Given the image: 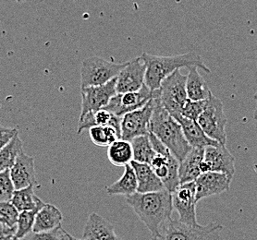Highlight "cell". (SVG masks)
<instances>
[{
    "label": "cell",
    "instance_id": "1",
    "mask_svg": "<svg viewBox=\"0 0 257 240\" xmlns=\"http://www.w3.org/2000/svg\"><path fill=\"white\" fill-rule=\"evenodd\" d=\"M126 201L153 236L160 237L165 226L172 219V193L167 189L150 193L136 192L126 197Z\"/></svg>",
    "mask_w": 257,
    "mask_h": 240
},
{
    "label": "cell",
    "instance_id": "2",
    "mask_svg": "<svg viewBox=\"0 0 257 240\" xmlns=\"http://www.w3.org/2000/svg\"><path fill=\"white\" fill-rule=\"evenodd\" d=\"M153 109L150 132L167 147L181 163L193 149L188 143L181 125L162 106L158 97V91H153Z\"/></svg>",
    "mask_w": 257,
    "mask_h": 240
},
{
    "label": "cell",
    "instance_id": "3",
    "mask_svg": "<svg viewBox=\"0 0 257 240\" xmlns=\"http://www.w3.org/2000/svg\"><path fill=\"white\" fill-rule=\"evenodd\" d=\"M142 58L146 65L145 84L151 91H156L160 87L161 82L174 71L181 68L196 67L202 69L206 73H210V69L204 63L202 58L195 53H185L170 57L154 56L144 53Z\"/></svg>",
    "mask_w": 257,
    "mask_h": 240
},
{
    "label": "cell",
    "instance_id": "4",
    "mask_svg": "<svg viewBox=\"0 0 257 240\" xmlns=\"http://www.w3.org/2000/svg\"><path fill=\"white\" fill-rule=\"evenodd\" d=\"M126 63H115L99 57L84 59L81 69V89L104 85L116 79Z\"/></svg>",
    "mask_w": 257,
    "mask_h": 240
},
{
    "label": "cell",
    "instance_id": "5",
    "mask_svg": "<svg viewBox=\"0 0 257 240\" xmlns=\"http://www.w3.org/2000/svg\"><path fill=\"white\" fill-rule=\"evenodd\" d=\"M180 71H174L171 75L167 77L157 90L158 99L171 116L181 114L188 100L187 75H183Z\"/></svg>",
    "mask_w": 257,
    "mask_h": 240
},
{
    "label": "cell",
    "instance_id": "6",
    "mask_svg": "<svg viewBox=\"0 0 257 240\" xmlns=\"http://www.w3.org/2000/svg\"><path fill=\"white\" fill-rule=\"evenodd\" d=\"M197 122L210 139L226 145L227 117L221 100L211 94L207 100L205 110L200 115Z\"/></svg>",
    "mask_w": 257,
    "mask_h": 240
},
{
    "label": "cell",
    "instance_id": "7",
    "mask_svg": "<svg viewBox=\"0 0 257 240\" xmlns=\"http://www.w3.org/2000/svg\"><path fill=\"white\" fill-rule=\"evenodd\" d=\"M221 224L210 222L207 225L191 226L179 220L171 219L165 226L161 234V240H219Z\"/></svg>",
    "mask_w": 257,
    "mask_h": 240
},
{
    "label": "cell",
    "instance_id": "8",
    "mask_svg": "<svg viewBox=\"0 0 257 240\" xmlns=\"http://www.w3.org/2000/svg\"><path fill=\"white\" fill-rule=\"evenodd\" d=\"M153 109L152 98L140 109L127 113L121 117V139L132 141L137 137L149 135Z\"/></svg>",
    "mask_w": 257,
    "mask_h": 240
},
{
    "label": "cell",
    "instance_id": "9",
    "mask_svg": "<svg viewBox=\"0 0 257 240\" xmlns=\"http://www.w3.org/2000/svg\"><path fill=\"white\" fill-rule=\"evenodd\" d=\"M195 182L181 184L172 193L173 208L179 213V221L191 226H199L196 218Z\"/></svg>",
    "mask_w": 257,
    "mask_h": 240
},
{
    "label": "cell",
    "instance_id": "10",
    "mask_svg": "<svg viewBox=\"0 0 257 240\" xmlns=\"http://www.w3.org/2000/svg\"><path fill=\"white\" fill-rule=\"evenodd\" d=\"M150 166L163 183L165 188L170 193H173L177 187L181 185L179 176L180 162L169 151L168 148H165L161 152H157Z\"/></svg>",
    "mask_w": 257,
    "mask_h": 240
},
{
    "label": "cell",
    "instance_id": "11",
    "mask_svg": "<svg viewBox=\"0 0 257 240\" xmlns=\"http://www.w3.org/2000/svg\"><path fill=\"white\" fill-rule=\"evenodd\" d=\"M202 174L206 172L222 173L232 181L235 174V158L226 145L206 147L204 160L201 164Z\"/></svg>",
    "mask_w": 257,
    "mask_h": 240
},
{
    "label": "cell",
    "instance_id": "12",
    "mask_svg": "<svg viewBox=\"0 0 257 240\" xmlns=\"http://www.w3.org/2000/svg\"><path fill=\"white\" fill-rule=\"evenodd\" d=\"M117 78L104 85L81 89L82 95V111L80 117L88 112L104 109L109 104L110 100L117 94Z\"/></svg>",
    "mask_w": 257,
    "mask_h": 240
},
{
    "label": "cell",
    "instance_id": "13",
    "mask_svg": "<svg viewBox=\"0 0 257 240\" xmlns=\"http://www.w3.org/2000/svg\"><path fill=\"white\" fill-rule=\"evenodd\" d=\"M152 98L153 91L145 84V86L137 92L116 94L105 109L121 117L127 113L140 109Z\"/></svg>",
    "mask_w": 257,
    "mask_h": 240
},
{
    "label": "cell",
    "instance_id": "14",
    "mask_svg": "<svg viewBox=\"0 0 257 240\" xmlns=\"http://www.w3.org/2000/svg\"><path fill=\"white\" fill-rule=\"evenodd\" d=\"M146 65L142 56L127 62L117 77V94L137 92L145 86Z\"/></svg>",
    "mask_w": 257,
    "mask_h": 240
},
{
    "label": "cell",
    "instance_id": "15",
    "mask_svg": "<svg viewBox=\"0 0 257 240\" xmlns=\"http://www.w3.org/2000/svg\"><path fill=\"white\" fill-rule=\"evenodd\" d=\"M194 182L196 188L195 197L197 202L201 199L220 195L228 191L231 183L225 174L217 172L203 173Z\"/></svg>",
    "mask_w": 257,
    "mask_h": 240
},
{
    "label": "cell",
    "instance_id": "16",
    "mask_svg": "<svg viewBox=\"0 0 257 240\" xmlns=\"http://www.w3.org/2000/svg\"><path fill=\"white\" fill-rule=\"evenodd\" d=\"M10 173L15 189H22L31 185H37L35 177V159L24 152L19 154L13 166L10 169Z\"/></svg>",
    "mask_w": 257,
    "mask_h": 240
},
{
    "label": "cell",
    "instance_id": "17",
    "mask_svg": "<svg viewBox=\"0 0 257 240\" xmlns=\"http://www.w3.org/2000/svg\"><path fill=\"white\" fill-rule=\"evenodd\" d=\"M172 117L181 125L183 134L192 148L205 149L206 147L217 146L220 144L205 134L197 121L186 118L181 114H177Z\"/></svg>",
    "mask_w": 257,
    "mask_h": 240
},
{
    "label": "cell",
    "instance_id": "18",
    "mask_svg": "<svg viewBox=\"0 0 257 240\" xmlns=\"http://www.w3.org/2000/svg\"><path fill=\"white\" fill-rule=\"evenodd\" d=\"M84 240H124L115 233L111 222L97 213H91L83 229Z\"/></svg>",
    "mask_w": 257,
    "mask_h": 240
},
{
    "label": "cell",
    "instance_id": "19",
    "mask_svg": "<svg viewBox=\"0 0 257 240\" xmlns=\"http://www.w3.org/2000/svg\"><path fill=\"white\" fill-rule=\"evenodd\" d=\"M95 126H111L121 133V117H117L106 109L88 112L79 119L77 133L81 134L84 129H89Z\"/></svg>",
    "mask_w": 257,
    "mask_h": 240
},
{
    "label": "cell",
    "instance_id": "20",
    "mask_svg": "<svg viewBox=\"0 0 257 240\" xmlns=\"http://www.w3.org/2000/svg\"><path fill=\"white\" fill-rule=\"evenodd\" d=\"M131 165L135 170V175L137 177V182H138L137 192L150 193V192H157V191L166 189L163 183L155 174L150 164L133 161L131 163Z\"/></svg>",
    "mask_w": 257,
    "mask_h": 240
},
{
    "label": "cell",
    "instance_id": "21",
    "mask_svg": "<svg viewBox=\"0 0 257 240\" xmlns=\"http://www.w3.org/2000/svg\"><path fill=\"white\" fill-rule=\"evenodd\" d=\"M205 149L193 148L186 157L180 163L179 176L180 183L185 184L194 182L202 174L201 164L204 160Z\"/></svg>",
    "mask_w": 257,
    "mask_h": 240
},
{
    "label": "cell",
    "instance_id": "22",
    "mask_svg": "<svg viewBox=\"0 0 257 240\" xmlns=\"http://www.w3.org/2000/svg\"><path fill=\"white\" fill-rule=\"evenodd\" d=\"M63 215L59 209L52 204H45L35 217L33 232H45L61 225Z\"/></svg>",
    "mask_w": 257,
    "mask_h": 240
},
{
    "label": "cell",
    "instance_id": "23",
    "mask_svg": "<svg viewBox=\"0 0 257 240\" xmlns=\"http://www.w3.org/2000/svg\"><path fill=\"white\" fill-rule=\"evenodd\" d=\"M186 80V92L188 99L202 101L208 99L211 96L210 89L206 85L205 80L201 76L196 67H190Z\"/></svg>",
    "mask_w": 257,
    "mask_h": 240
},
{
    "label": "cell",
    "instance_id": "24",
    "mask_svg": "<svg viewBox=\"0 0 257 240\" xmlns=\"http://www.w3.org/2000/svg\"><path fill=\"white\" fill-rule=\"evenodd\" d=\"M106 192L108 195H121L128 197L133 194L137 192L138 189V182L135 175V170L132 167L131 164L125 165V170L122 176L114 182L111 185L105 187Z\"/></svg>",
    "mask_w": 257,
    "mask_h": 240
},
{
    "label": "cell",
    "instance_id": "25",
    "mask_svg": "<svg viewBox=\"0 0 257 240\" xmlns=\"http://www.w3.org/2000/svg\"><path fill=\"white\" fill-rule=\"evenodd\" d=\"M34 187V185H31L29 187H24L22 189H15L11 201L19 212L33 211L36 209L40 210L46 204L35 195Z\"/></svg>",
    "mask_w": 257,
    "mask_h": 240
},
{
    "label": "cell",
    "instance_id": "26",
    "mask_svg": "<svg viewBox=\"0 0 257 240\" xmlns=\"http://www.w3.org/2000/svg\"><path fill=\"white\" fill-rule=\"evenodd\" d=\"M107 157L115 166H125L134 161V151L131 141L119 139L108 146Z\"/></svg>",
    "mask_w": 257,
    "mask_h": 240
},
{
    "label": "cell",
    "instance_id": "27",
    "mask_svg": "<svg viewBox=\"0 0 257 240\" xmlns=\"http://www.w3.org/2000/svg\"><path fill=\"white\" fill-rule=\"evenodd\" d=\"M23 152L24 142L17 133L8 145L0 151V173L7 169H11L19 154Z\"/></svg>",
    "mask_w": 257,
    "mask_h": 240
},
{
    "label": "cell",
    "instance_id": "28",
    "mask_svg": "<svg viewBox=\"0 0 257 240\" xmlns=\"http://www.w3.org/2000/svg\"><path fill=\"white\" fill-rule=\"evenodd\" d=\"M134 151V161L144 164H151L157 154L153 148L149 135L140 136L131 141Z\"/></svg>",
    "mask_w": 257,
    "mask_h": 240
},
{
    "label": "cell",
    "instance_id": "29",
    "mask_svg": "<svg viewBox=\"0 0 257 240\" xmlns=\"http://www.w3.org/2000/svg\"><path fill=\"white\" fill-rule=\"evenodd\" d=\"M89 135L94 145L99 147H108L121 139V133L111 126H95L89 129Z\"/></svg>",
    "mask_w": 257,
    "mask_h": 240
},
{
    "label": "cell",
    "instance_id": "30",
    "mask_svg": "<svg viewBox=\"0 0 257 240\" xmlns=\"http://www.w3.org/2000/svg\"><path fill=\"white\" fill-rule=\"evenodd\" d=\"M41 210V209H40ZM39 209L33 210V211H24L20 212L18 217L17 231H16V237L21 239L25 235L33 232L34 224H35V217L37 212L40 211Z\"/></svg>",
    "mask_w": 257,
    "mask_h": 240
},
{
    "label": "cell",
    "instance_id": "31",
    "mask_svg": "<svg viewBox=\"0 0 257 240\" xmlns=\"http://www.w3.org/2000/svg\"><path fill=\"white\" fill-rule=\"evenodd\" d=\"M20 212L18 211L12 201H0V223L8 227L16 226L18 217Z\"/></svg>",
    "mask_w": 257,
    "mask_h": 240
},
{
    "label": "cell",
    "instance_id": "32",
    "mask_svg": "<svg viewBox=\"0 0 257 240\" xmlns=\"http://www.w3.org/2000/svg\"><path fill=\"white\" fill-rule=\"evenodd\" d=\"M19 240H70L69 233L61 227V225L50 231L31 232Z\"/></svg>",
    "mask_w": 257,
    "mask_h": 240
},
{
    "label": "cell",
    "instance_id": "33",
    "mask_svg": "<svg viewBox=\"0 0 257 240\" xmlns=\"http://www.w3.org/2000/svg\"><path fill=\"white\" fill-rule=\"evenodd\" d=\"M207 100L208 99L202 100V101H192V100L188 99L186 104L184 105L182 110H181V116L194 120V121H197L200 115L205 110V106L207 104Z\"/></svg>",
    "mask_w": 257,
    "mask_h": 240
},
{
    "label": "cell",
    "instance_id": "34",
    "mask_svg": "<svg viewBox=\"0 0 257 240\" xmlns=\"http://www.w3.org/2000/svg\"><path fill=\"white\" fill-rule=\"evenodd\" d=\"M15 187L12 183L10 169L0 173V201H11Z\"/></svg>",
    "mask_w": 257,
    "mask_h": 240
},
{
    "label": "cell",
    "instance_id": "35",
    "mask_svg": "<svg viewBox=\"0 0 257 240\" xmlns=\"http://www.w3.org/2000/svg\"><path fill=\"white\" fill-rule=\"evenodd\" d=\"M17 133H19L17 128H5L0 125V151L8 145Z\"/></svg>",
    "mask_w": 257,
    "mask_h": 240
},
{
    "label": "cell",
    "instance_id": "36",
    "mask_svg": "<svg viewBox=\"0 0 257 240\" xmlns=\"http://www.w3.org/2000/svg\"><path fill=\"white\" fill-rule=\"evenodd\" d=\"M17 225L14 227H8L0 223V240H13L16 237Z\"/></svg>",
    "mask_w": 257,
    "mask_h": 240
},
{
    "label": "cell",
    "instance_id": "37",
    "mask_svg": "<svg viewBox=\"0 0 257 240\" xmlns=\"http://www.w3.org/2000/svg\"><path fill=\"white\" fill-rule=\"evenodd\" d=\"M69 238L70 240H84V239H79V238H76V237H74V236H72L71 234H69Z\"/></svg>",
    "mask_w": 257,
    "mask_h": 240
},
{
    "label": "cell",
    "instance_id": "38",
    "mask_svg": "<svg viewBox=\"0 0 257 240\" xmlns=\"http://www.w3.org/2000/svg\"><path fill=\"white\" fill-rule=\"evenodd\" d=\"M253 118L257 121V107L255 108L254 112H253Z\"/></svg>",
    "mask_w": 257,
    "mask_h": 240
},
{
    "label": "cell",
    "instance_id": "39",
    "mask_svg": "<svg viewBox=\"0 0 257 240\" xmlns=\"http://www.w3.org/2000/svg\"><path fill=\"white\" fill-rule=\"evenodd\" d=\"M152 240H161L160 237H156V236H153Z\"/></svg>",
    "mask_w": 257,
    "mask_h": 240
},
{
    "label": "cell",
    "instance_id": "40",
    "mask_svg": "<svg viewBox=\"0 0 257 240\" xmlns=\"http://www.w3.org/2000/svg\"><path fill=\"white\" fill-rule=\"evenodd\" d=\"M16 2H18V3H23V2H24L25 0H15Z\"/></svg>",
    "mask_w": 257,
    "mask_h": 240
},
{
    "label": "cell",
    "instance_id": "41",
    "mask_svg": "<svg viewBox=\"0 0 257 240\" xmlns=\"http://www.w3.org/2000/svg\"><path fill=\"white\" fill-rule=\"evenodd\" d=\"M253 98H254V100H255V101L257 102V91L256 93H255V94H254V96H253Z\"/></svg>",
    "mask_w": 257,
    "mask_h": 240
}]
</instances>
